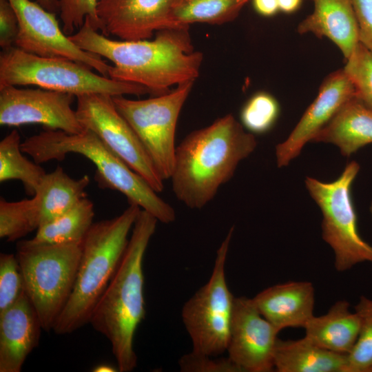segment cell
<instances>
[{
    "instance_id": "1",
    "label": "cell",
    "mask_w": 372,
    "mask_h": 372,
    "mask_svg": "<svg viewBox=\"0 0 372 372\" xmlns=\"http://www.w3.org/2000/svg\"><path fill=\"white\" fill-rule=\"evenodd\" d=\"M69 37L81 49L110 61V78L146 87L153 96L194 81L203 61V54L194 51L188 29L162 30L151 41H116L100 34L86 18Z\"/></svg>"
},
{
    "instance_id": "2",
    "label": "cell",
    "mask_w": 372,
    "mask_h": 372,
    "mask_svg": "<svg viewBox=\"0 0 372 372\" xmlns=\"http://www.w3.org/2000/svg\"><path fill=\"white\" fill-rule=\"evenodd\" d=\"M256 145L254 134L230 114L193 131L176 147L170 179L176 198L189 209H202Z\"/></svg>"
},
{
    "instance_id": "3",
    "label": "cell",
    "mask_w": 372,
    "mask_h": 372,
    "mask_svg": "<svg viewBox=\"0 0 372 372\" xmlns=\"http://www.w3.org/2000/svg\"><path fill=\"white\" fill-rule=\"evenodd\" d=\"M158 222L141 209L121 262L90 320L109 340L120 372L132 371L137 364L134 338L145 315L143 262Z\"/></svg>"
},
{
    "instance_id": "4",
    "label": "cell",
    "mask_w": 372,
    "mask_h": 372,
    "mask_svg": "<svg viewBox=\"0 0 372 372\" xmlns=\"http://www.w3.org/2000/svg\"><path fill=\"white\" fill-rule=\"evenodd\" d=\"M21 149L39 164L62 161L70 153L81 154L95 165L94 179L99 186L121 192L130 204L138 205L161 223L176 220L174 208L90 130L70 134L45 129L21 142Z\"/></svg>"
},
{
    "instance_id": "5",
    "label": "cell",
    "mask_w": 372,
    "mask_h": 372,
    "mask_svg": "<svg viewBox=\"0 0 372 372\" xmlns=\"http://www.w3.org/2000/svg\"><path fill=\"white\" fill-rule=\"evenodd\" d=\"M141 209L130 204L119 216L93 223L82 242L74 288L54 324L55 333H71L90 323L94 308L121 262L130 231Z\"/></svg>"
},
{
    "instance_id": "6",
    "label": "cell",
    "mask_w": 372,
    "mask_h": 372,
    "mask_svg": "<svg viewBox=\"0 0 372 372\" xmlns=\"http://www.w3.org/2000/svg\"><path fill=\"white\" fill-rule=\"evenodd\" d=\"M90 66L61 58L43 57L13 45L0 53V88L34 85L79 96L87 94L141 96L152 91L143 85L95 73Z\"/></svg>"
},
{
    "instance_id": "7",
    "label": "cell",
    "mask_w": 372,
    "mask_h": 372,
    "mask_svg": "<svg viewBox=\"0 0 372 372\" xmlns=\"http://www.w3.org/2000/svg\"><path fill=\"white\" fill-rule=\"evenodd\" d=\"M82 251L81 243L17 244V258L25 292L43 331H52L74 288Z\"/></svg>"
},
{
    "instance_id": "8",
    "label": "cell",
    "mask_w": 372,
    "mask_h": 372,
    "mask_svg": "<svg viewBox=\"0 0 372 372\" xmlns=\"http://www.w3.org/2000/svg\"><path fill=\"white\" fill-rule=\"evenodd\" d=\"M359 170V164L351 161L333 182L324 183L312 177L305 179L306 187L322 214V237L332 249L334 267L340 272L361 262L372 263V246L358 232L351 194Z\"/></svg>"
},
{
    "instance_id": "9",
    "label": "cell",
    "mask_w": 372,
    "mask_h": 372,
    "mask_svg": "<svg viewBox=\"0 0 372 372\" xmlns=\"http://www.w3.org/2000/svg\"><path fill=\"white\" fill-rule=\"evenodd\" d=\"M194 82L179 84L172 91L146 99L112 96L117 110L133 129L164 180L172 174L177 121Z\"/></svg>"
},
{
    "instance_id": "10",
    "label": "cell",
    "mask_w": 372,
    "mask_h": 372,
    "mask_svg": "<svg viewBox=\"0 0 372 372\" xmlns=\"http://www.w3.org/2000/svg\"><path fill=\"white\" fill-rule=\"evenodd\" d=\"M234 227L216 252L211 276L183 305L182 320L192 351L217 357L227 350L234 298L228 288L225 263Z\"/></svg>"
},
{
    "instance_id": "11",
    "label": "cell",
    "mask_w": 372,
    "mask_h": 372,
    "mask_svg": "<svg viewBox=\"0 0 372 372\" xmlns=\"http://www.w3.org/2000/svg\"><path fill=\"white\" fill-rule=\"evenodd\" d=\"M76 98V115L84 129L95 133L157 193L161 192L165 180L158 174L133 129L117 110L112 96L87 94Z\"/></svg>"
},
{
    "instance_id": "12",
    "label": "cell",
    "mask_w": 372,
    "mask_h": 372,
    "mask_svg": "<svg viewBox=\"0 0 372 372\" xmlns=\"http://www.w3.org/2000/svg\"><path fill=\"white\" fill-rule=\"evenodd\" d=\"M19 21L14 46L43 57L61 58L83 63L108 76L111 65L99 55L79 48L61 28L56 14L37 1L9 0Z\"/></svg>"
},
{
    "instance_id": "13",
    "label": "cell",
    "mask_w": 372,
    "mask_h": 372,
    "mask_svg": "<svg viewBox=\"0 0 372 372\" xmlns=\"http://www.w3.org/2000/svg\"><path fill=\"white\" fill-rule=\"evenodd\" d=\"M75 96L41 87L0 88V125L39 124L44 129L78 134L85 129L72 108Z\"/></svg>"
},
{
    "instance_id": "14",
    "label": "cell",
    "mask_w": 372,
    "mask_h": 372,
    "mask_svg": "<svg viewBox=\"0 0 372 372\" xmlns=\"http://www.w3.org/2000/svg\"><path fill=\"white\" fill-rule=\"evenodd\" d=\"M279 331L252 298L235 297L226 351L241 372H270Z\"/></svg>"
},
{
    "instance_id": "15",
    "label": "cell",
    "mask_w": 372,
    "mask_h": 372,
    "mask_svg": "<svg viewBox=\"0 0 372 372\" xmlns=\"http://www.w3.org/2000/svg\"><path fill=\"white\" fill-rule=\"evenodd\" d=\"M356 96L355 87L343 69L329 74L321 84L313 102L285 141L276 147L277 165L285 167L297 157L307 143L313 140L341 107Z\"/></svg>"
},
{
    "instance_id": "16",
    "label": "cell",
    "mask_w": 372,
    "mask_h": 372,
    "mask_svg": "<svg viewBox=\"0 0 372 372\" xmlns=\"http://www.w3.org/2000/svg\"><path fill=\"white\" fill-rule=\"evenodd\" d=\"M174 0H99L96 12L101 31L123 41L150 39L158 31L171 29Z\"/></svg>"
},
{
    "instance_id": "17",
    "label": "cell",
    "mask_w": 372,
    "mask_h": 372,
    "mask_svg": "<svg viewBox=\"0 0 372 372\" xmlns=\"http://www.w3.org/2000/svg\"><path fill=\"white\" fill-rule=\"evenodd\" d=\"M39 318L24 292L0 312V372H20L28 355L39 342Z\"/></svg>"
},
{
    "instance_id": "18",
    "label": "cell",
    "mask_w": 372,
    "mask_h": 372,
    "mask_svg": "<svg viewBox=\"0 0 372 372\" xmlns=\"http://www.w3.org/2000/svg\"><path fill=\"white\" fill-rule=\"evenodd\" d=\"M315 288L309 281H289L269 287L252 298L261 315L279 332L304 328L314 316Z\"/></svg>"
},
{
    "instance_id": "19",
    "label": "cell",
    "mask_w": 372,
    "mask_h": 372,
    "mask_svg": "<svg viewBox=\"0 0 372 372\" xmlns=\"http://www.w3.org/2000/svg\"><path fill=\"white\" fill-rule=\"evenodd\" d=\"M313 12L297 28L300 34L311 32L334 43L347 60L359 41L358 25L351 0H311Z\"/></svg>"
},
{
    "instance_id": "20",
    "label": "cell",
    "mask_w": 372,
    "mask_h": 372,
    "mask_svg": "<svg viewBox=\"0 0 372 372\" xmlns=\"http://www.w3.org/2000/svg\"><path fill=\"white\" fill-rule=\"evenodd\" d=\"M311 141L333 144L340 149L342 155L350 156L372 143V109L357 96L353 97Z\"/></svg>"
},
{
    "instance_id": "21",
    "label": "cell",
    "mask_w": 372,
    "mask_h": 372,
    "mask_svg": "<svg viewBox=\"0 0 372 372\" xmlns=\"http://www.w3.org/2000/svg\"><path fill=\"white\" fill-rule=\"evenodd\" d=\"M304 337L316 345L328 351L349 355L358 338L360 320L350 311L345 300L336 301L322 316H313L305 324Z\"/></svg>"
},
{
    "instance_id": "22",
    "label": "cell",
    "mask_w": 372,
    "mask_h": 372,
    "mask_svg": "<svg viewBox=\"0 0 372 372\" xmlns=\"http://www.w3.org/2000/svg\"><path fill=\"white\" fill-rule=\"evenodd\" d=\"M90 181L87 175L74 179L59 166L46 173L32 196L39 226L65 213L86 198Z\"/></svg>"
},
{
    "instance_id": "23",
    "label": "cell",
    "mask_w": 372,
    "mask_h": 372,
    "mask_svg": "<svg viewBox=\"0 0 372 372\" xmlns=\"http://www.w3.org/2000/svg\"><path fill=\"white\" fill-rule=\"evenodd\" d=\"M347 355L322 349L304 337L278 339L273 358L278 372H346Z\"/></svg>"
},
{
    "instance_id": "24",
    "label": "cell",
    "mask_w": 372,
    "mask_h": 372,
    "mask_svg": "<svg viewBox=\"0 0 372 372\" xmlns=\"http://www.w3.org/2000/svg\"><path fill=\"white\" fill-rule=\"evenodd\" d=\"M94 205L87 197L62 215L41 225L27 241L35 245L81 243L93 224Z\"/></svg>"
},
{
    "instance_id": "25",
    "label": "cell",
    "mask_w": 372,
    "mask_h": 372,
    "mask_svg": "<svg viewBox=\"0 0 372 372\" xmlns=\"http://www.w3.org/2000/svg\"><path fill=\"white\" fill-rule=\"evenodd\" d=\"M250 0H174L171 29H188L191 23L222 24L234 20Z\"/></svg>"
},
{
    "instance_id": "26",
    "label": "cell",
    "mask_w": 372,
    "mask_h": 372,
    "mask_svg": "<svg viewBox=\"0 0 372 372\" xmlns=\"http://www.w3.org/2000/svg\"><path fill=\"white\" fill-rule=\"evenodd\" d=\"M21 145L20 134L16 130L0 141V182L20 180L25 192L32 197L46 172L40 164L23 155Z\"/></svg>"
},
{
    "instance_id": "27",
    "label": "cell",
    "mask_w": 372,
    "mask_h": 372,
    "mask_svg": "<svg viewBox=\"0 0 372 372\" xmlns=\"http://www.w3.org/2000/svg\"><path fill=\"white\" fill-rule=\"evenodd\" d=\"M39 221L34 200H0V238L13 242L37 230Z\"/></svg>"
},
{
    "instance_id": "28",
    "label": "cell",
    "mask_w": 372,
    "mask_h": 372,
    "mask_svg": "<svg viewBox=\"0 0 372 372\" xmlns=\"http://www.w3.org/2000/svg\"><path fill=\"white\" fill-rule=\"evenodd\" d=\"M354 309L360 320V329L347 355L346 372H368L372 366V299L362 296Z\"/></svg>"
},
{
    "instance_id": "29",
    "label": "cell",
    "mask_w": 372,
    "mask_h": 372,
    "mask_svg": "<svg viewBox=\"0 0 372 372\" xmlns=\"http://www.w3.org/2000/svg\"><path fill=\"white\" fill-rule=\"evenodd\" d=\"M279 113V104L272 95L265 92H258L242 107L241 124L251 134H263L273 126Z\"/></svg>"
},
{
    "instance_id": "30",
    "label": "cell",
    "mask_w": 372,
    "mask_h": 372,
    "mask_svg": "<svg viewBox=\"0 0 372 372\" xmlns=\"http://www.w3.org/2000/svg\"><path fill=\"white\" fill-rule=\"evenodd\" d=\"M343 70L353 83L356 96L372 109V53L359 43Z\"/></svg>"
},
{
    "instance_id": "31",
    "label": "cell",
    "mask_w": 372,
    "mask_h": 372,
    "mask_svg": "<svg viewBox=\"0 0 372 372\" xmlns=\"http://www.w3.org/2000/svg\"><path fill=\"white\" fill-rule=\"evenodd\" d=\"M25 292L24 282L17 256L0 254V312L13 305Z\"/></svg>"
},
{
    "instance_id": "32",
    "label": "cell",
    "mask_w": 372,
    "mask_h": 372,
    "mask_svg": "<svg viewBox=\"0 0 372 372\" xmlns=\"http://www.w3.org/2000/svg\"><path fill=\"white\" fill-rule=\"evenodd\" d=\"M62 30L68 35H72L84 23L86 18L96 30H101L96 8L99 0H57Z\"/></svg>"
},
{
    "instance_id": "33",
    "label": "cell",
    "mask_w": 372,
    "mask_h": 372,
    "mask_svg": "<svg viewBox=\"0 0 372 372\" xmlns=\"http://www.w3.org/2000/svg\"><path fill=\"white\" fill-rule=\"evenodd\" d=\"M214 357L192 351L179 359L178 366L183 372H241L228 356Z\"/></svg>"
},
{
    "instance_id": "34",
    "label": "cell",
    "mask_w": 372,
    "mask_h": 372,
    "mask_svg": "<svg viewBox=\"0 0 372 372\" xmlns=\"http://www.w3.org/2000/svg\"><path fill=\"white\" fill-rule=\"evenodd\" d=\"M19 32V21L9 0H0V46L2 49L14 45Z\"/></svg>"
},
{
    "instance_id": "35",
    "label": "cell",
    "mask_w": 372,
    "mask_h": 372,
    "mask_svg": "<svg viewBox=\"0 0 372 372\" xmlns=\"http://www.w3.org/2000/svg\"><path fill=\"white\" fill-rule=\"evenodd\" d=\"M358 25L359 41L372 53V0H351Z\"/></svg>"
},
{
    "instance_id": "36",
    "label": "cell",
    "mask_w": 372,
    "mask_h": 372,
    "mask_svg": "<svg viewBox=\"0 0 372 372\" xmlns=\"http://www.w3.org/2000/svg\"><path fill=\"white\" fill-rule=\"evenodd\" d=\"M258 13L265 17L274 15L278 10V0H252Z\"/></svg>"
},
{
    "instance_id": "37",
    "label": "cell",
    "mask_w": 372,
    "mask_h": 372,
    "mask_svg": "<svg viewBox=\"0 0 372 372\" xmlns=\"http://www.w3.org/2000/svg\"><path fill=\"white\" fill-rule=\"evenodd\" d=\"M302 0H278L279 10L285 13H292L300 6Z\"/></svg>"
},
{
    "instance_id": "38",
    "label": "cell",
    "mask_w": 372,
    "mask_h": 372,
    "mask_svg": "<svg viewBox=\"0 0 372 372\" xmlns=\"http://www.w3.org/2000/svg\"><path fill=\"white\" fill-rule=\"evenodd\" d=\"M43 8L48 11L57 14L59 12L57 0H36Z\"/></svg>"
},
{
    "instance_id": "39",
    "label": "cell",
    "mask_w": 372,
    "mask_h": 372,
    "mask_svg": "<svg viewBox=\"0 0 372 372\" xmlns=\"http://www.w3.org/2000/svg\"><path fill=\"white\" fill-rule=\"evenodd\" d=\"M92 371L94 372H115L118 371V368H115L110 364H101L95 366Z\"/></svg>"
},
{
    "instance_id": "40",
    "label": "cell",
    "mask_w": 372,
    "mask_h": 372,
    "mask_svg": "<svg viewBox=\"0 0 372 372\" xmlns=\"http://www.w3.org/2000/svg\"><path fill=\"white\" fill-rule=\"evenodd\" d=\"M370 212H371V217H372V201H371V205H370Z\"/></svg>"
},
{
    "instance_id": "41",
    "label": "cell",
    "mask_w": 372,
    "mask_h": 372,
    "mask_svg": "<svg viewBox=\"0 0 372 372\" xmlns=\"http://www.w3.org/2000/svg\"><path fill=\"white\" fill-rule=\"evenodd\" d=\"M368 372H372V366L369 368V369L368 370Z\"/></svg>"
}]
</instances>
